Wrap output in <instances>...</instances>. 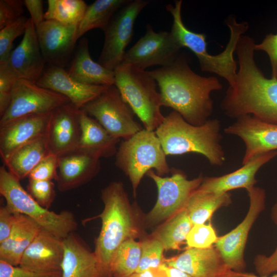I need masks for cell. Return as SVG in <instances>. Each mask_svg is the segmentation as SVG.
<instances>
[{
  "label": "cell",
  "instance_id": "1",
  "mask_svg": "<svg viewBox=\"0 0 277 277\" xmlns=\"http://www.w3.org/2000/svg\"><path fill=\"white\" fill-rule=\"evenodd\" d=\"M254 39L243 35L235 53L239 69L221 107L228 116L235 119L251 115L261 121L277 124V80L265 77L254 59Z\"/></svg>",
  "mask_w": 277,
  "mask_h": 277
},
{
  "label": "cell",
  "instance_id": "2",
  "mask_svg": "<svg viewBox=\"0 0 277 277\" xmlns=\"http://www.w3.org/2000/svg\"><path fill=\"white\" fill-rule=\"evenodd\" d=\"M159 87L163 105L172 108L189 123L200 126L211 115V93L222 89L219 80L195 73L184 54L167 67L149 71Z\"/></svg>",
  "mask_w": 277,
  "mask_h": 277
},
{
  "label": "cell",
  "instance_id": "3",
  "mask_svg": "<svg viewBox=\"0 0 277 277\" xmlns=\"http://www.w3.org/2000/svg\"><path fill=\"white\" fill-rule=\"evenodd\" d=\"M104 208L98 216L102 227L95 240L93 251L105 275L110 274L113 256L125 241L140 237L142 225L134 207L130 203L123 183L114 181L101 191Z\"/></svg>",
  "mask_w": 277,
  "mask_h": 277
},
{
  "label": "cell",
  "instance_id": "4",
  "mask_svg": "<svg viewBox=\"0 0 277 277\" xmlns=\"http://www.w3.org/2000/svg\"><path fill=\"white\" fill-rule=\"evenodd\" d=\"M220 130L217 119L195 126L173 111L165 116L155 132L167 156L196 153L205 157L211 165L221 166L226 156L221 144Z\"/></svg>",
  "mask_w": 277,
  "mask_h": 277
},
{
  "label": "cell",
  "instance_id": "5",
  "mask_svg": "<svg viewBox=\"0 0 277 277\" xmlns=\"http://www.w3.org/2000/svg\"><path fill=\"white\" fill-rule=\"evenodd\" d=\"M182 5V1L179 0L175 1L174 5L166 6L173 18L170 32L182 48H188L195 55L202 71L215 73L231 85L237 73V63L233 54L240 37L249 28L248 23L237 22L234 17L228 18L226 24L230 32L229 42L223 51L217 55H211L207 50L206 35L189 30L184 24L181 15Z\"/></svg>",
  "mask_w": 277,
  "mask_h": 277
},
{
  "label": "cell",
  "instance_id": "6",
  "mask_svg": "<svg viewBox=\"0 0 277 277\" xmlns=\"http://www.w3.org/2000/svg\"><path fill=\"white\" fill-rule=\"evenodd\" d=\"M114 85L125 101L143 123L144 128L155 131L164 120L161 112V95L157 84L149 71L121 64L114 70Z\"/></svg>",
  "mask_w": 277,
  "mask_h": 277
},
{
  "label": "cell",
  "instance_id": "7",
  "mask_svg": "<svg viewBox=\"0 0 277 277\" xmlns=\"http://www.w3.org/2000/svg\"><path fill=\"white\" fill-rule=\"evenodd\" d=\"M115 155V165L129 178L134 196L145 174L154 169L161 176L171 171L166 155L155 132L142 129L120 143Z\"/></svg>",
  "mask_w": 277,
  "mask_h": 277
},
{
  "label": "cell",
  "instance_id": "8",
  "mask_svg": "<svg viewBox=\"0 0 277 277\" xmlns=\"http://www.w3.org/2000/svg\"><path fill=\"white\" fill-rule=\"evenodd\" d=\"M0 193L13 212L30 217L60 238L64 239L77 229V221L71 212L64 210L56 213L41 206L4 165L0 167Z\"/></svg>",
  "mask_w": 277,
  "mask_h": 277
},
{
  "label": "cell",
  "instance_id": "9",
  "mask_svg": "<svg viewBox=\"0 0 277 277\" xmlns=\"http://www.w3.org/2000/svg\"><path fill=\"white\" fill-rule=\"evenodd\" d=\"M147 175L155 183L157 189L156 202L145 217L146 226H153L166 221L185 208L191 194L200 186L203 176L189 180L184 173L174 169L170 176L163 177L154 170Z\"/></svg>",
  "mask_w": 277,
  "mask_h": 277
},
{
  "label": "cell",
  "instance_id": "10",
  "mask_svg": "<svg viewBox=\"0 0 277 277\" xmlns=\"http://www.w3.org/2000/svg\"><path fill=\"white\" fill-rule=\"evenodd\" d=\"M81 109L119 139L128 140L143 129L114 85L107 87Z\"/></svg>",
  "mask_w": 277,
  "mask_h": 277
},
{
  "label": "cell",
  "instance_id": "11",
  "mask_svg": "<svg viewBox=\"0 0 277 277\" xmlns=\"http://www.w3.org/2000/svg\"><path fill=\"white\" fill-rule=\"evenodd\" d=\"M149 3L130 0L115 13L104 31L105 39L99 64L112 71L122 64L126 48L133 36L135 21Z\"/></svg>",
  "mask_w": 277,
  "mask_h": 277
},
{
  "label": "cell",
  "instance_id": "12",
  "mask_svg": "<svg viewBox=\"0 0 277 277\" xmlns=\"http://www.w3.org/2000/svg\"><path fill=\"white\" fill-rule=\"evenodd\" d=\"M69 102L65 96L35 82L18 79L13 86L10 105L1 116L0 126L25 116L51 113Z\"/></svg>",
  "mask_w": 277,
  "mask_h": 277
},
{
  "label": "cell",
  "instance_id": "13",
  "mask_svg": "<svg viewBox=\"0 0 277 277\" xmlns=\"http://www.w3.org/2000/svg\"><path fill=\"white\" fill-rule=\"evenodd\" d=\"M181 48L170 32H156L148 25L145 34L126 51L121 64L143 70L153 66L167 67L174 62Z\"/></svg>",
  "mask_w": 277,
  "mask_h": 277
},
{
  "label": "cell",
  "instance_id": "14",
  "mask_svg": "<svg viewBox=\"0 0 277 277\" xmlns=\"http://www.w3.org/2000/svg\"><path fill=\"white\" fill-rule=\"evenodd\" d=\"M247 191L249 207L245 218L232 230L218 238L215 244L227 267L237 272H243L245 268L244 251L248 235L265 205L266 194L263 189L254 186Z\"/></svg>",
  "mask_w": 277,
  "mask_h": 277
},
{
  "label": "cell",
  "instance_id": "15",
  "mask_svg": "<svg viewBox=\"0 0 277 277\" xmlns=\"http://www.w3.org/2000/svg\"><path fill=\"white\" fill-rule=\"evenodd\" d=\"M224 132L243 141L245 148L242 165L260 154L277 151V124L246 115L236 118Z\"/></svg>",
  "mask_w": 277,
  "mask_h": 277
},
{
  "label": "cell",
  "instance_id": "16",
  "mask_svg": "<svg viewBox=\"0 0 277 277\" xmlns=\"http://www.w3.org/2000/svg\"><path fill=\"white\" fill-rule=\"evenodd\" d=\"M77 26L45 20L36 27L41 52L49 66L65 68L69 65L75 49Z\"/></svg>",
  "mask_w": 277,
  "mask_h": 277
},
{
  "label": "cell",
  "instance_id": "17",
  "mask_svg": "<svg viewBox=\"0 0 277 277\" xmlns=\"http://www.w3.org/2000/svg\"><path fill=\"white\" fill-rule=\"evenodd\" d=\"M81 111L69 102L51 112L46 133L50 153L60 157L77 150Z\"/></svg>",
  "mask_w": 277,
  "mask_h": 277
},
{
  "label": "cell",
  "instance_id": "18",
  "mask_svg": "<svg viewBox=\"0 0 277 277\" xmlns=\"http://www.w3.org/2000/svg\"><path fill=\"white\" fill-rule=\"evenodd\" d=\"M163 263L176 267L192 277H245L246 273L228 269L219 251L213 247L208 248H188L181 254Z\"/></svg>",
  "mask_w": 277,
  "mask_h": 277
},
{
  "label": "cell",
  "instance_id": "19",
  "mask_svg": "<svg viewBox=\"0 0 277 277\" xmlns=\"http://www.w3.org/2000/svg\"><path fill=\"white\" fill-rule=\"evenodd\" d=\"M64 254V239L42 228L24 252L19 266L37 272L62 271Z\"/></svg>",
  "mask_w": 277,
  "mask_h": 277
},
{
  "label": "cell",
  "instance_id": "20",
  "mask_svg": "<svg viewBox=\"0 0 277 277\" xmlns=\"http://www.w3.org/2000/svg\"><path fill=\"white\" fill-rule=\"evenodd\" d=\"M17 79L36 82L46 64L41 52L36 27L28 18L23 39L4 62Z\"/></svg>",
  "mask_w": 277,
  "mask_h": 277
},
{
  "label": "cell",
  "instance_id": "21",
  "mask_svg": "<svg viewBox=\"0 0 277 277\" xmlns=\"http://www.w3.org/2000/svg\"><path fill=\"white\" fill-rule=\"evenodd\" d=\"M51 113L25 116L0 126V155L3 163L17 148L46 134Z\"/></svg>",
  "mask_w": 277,
  "mask_h": 277
},
{
  "label": "cell",
  "instance_id": "22",
  "mask_svg": "<svg viewBox=\"0 0 277 277\" xmlns=\"http://www.w3.org/2000/svg\"><path fill=\"white\" fill-rule=\"evenodd\" d=\"M36 83L65 96L81 109L108 87L80 83L71 78L65 68L49 65L45 68Z\"/></svg>",
  "mask_w": 277,
  "mask_h": 277
},
{
  "label": "cell",
  "instance_id": "23",
  "mask_svg": "<svg viewBox=\"0 0 277 277\" xmlns=\"http://www.w3.org/2000/svg\"><path fill=\"white\" fill-rule=\"evenodd\" d=\"M277 156V151L263 153L252 159L240 168L220 176L203 177L197 190L221 194L239 188L247 190L254 186L255 175L265 164Z\"/></svg>",
  "mask_w": 277,
  "mask_h": 277
},
{
  "label": "cell",
  "instance_id": "24",
  "mask_svg": "<svg viewBox=\"0 0 277 277\" xmlns=\"http://www.w3.org/2000/svg\"><path fill=\"white\" fill-rule=\"evenodd\" d=\"M100 159L78 150L59 157L57 189L64 192L77 188L89 182L100 170Z\"/></svg>",
  "mask_w": 277,
  "mask_h": 277
},
{
  "label": "cell",
  "instance_id": "25",
  "mask_svg": "<svg viewBox=\"0 0 277 277\" xmlns=\"http://www.w3.org/2000/svg\"><path fill=\"white\" fill-rule=\"evenodd\" d=\"M62 277H101L104 275L94 252L75 232L64 239Z\"/></svg>",
  "mask_w": 277,
  "mask_h": 277
},
{
  "label": "cell",
  "instance_id": "26",
  "mask_svg": "<svg viewBox=\"0 0 277 277\" xmlns=\"http://www.w3.org/2000/svg\"><path fill=\"white\" fill-rule=\"evenodd\" d=\"M69 66V75L80 83L94 86L114 85V71L106 68L92 59L86 37L80 41Z\"/></svg>",
  "mask_w": 277,
  "mask_h": 277
},
{
  "label": "cell",
  "instance_id": "27",
  "mask_svg": "<svg viewBox=\"0 0 277 277\" xmlns=\"http://www.w3.org/2000/svg\"><path fill=\"white\" fill-rule=\"evenodd\" d=\"M80 121L81 135L76 150L99 158L111 157L116 154L117 144L120 139L112 135L82 109Z\"/></svg>",
  "mask_w": 277,
  "mask_h": 277
},
{
  "label": "cell",
  "instance_id": "28",
  "mask_svg": "<svg viewBox=\"0 0 277 277\" xmlns=\"http://www.w3.org/2000/svg\"><path fill=\"white\" fill-rule=\"evenodd\" d=\"M15 213L8 237L0 243V260L19 266L22 255L42 227L30 217Z\"/></svg>",
  "mask_w": 277,
  "mask_h": 277
},
{
  "label": "cell",
  "instance_id": "29",
  "mask_svg": "<svg viewBox=\"0 0 277 277\" xmlns=\"http://www.w3.org/2000/svg\"><path fill=\"white\" fill-rule=\"evenodd\" d=\"M50 153L45 134L17 148L3 163L21 181L28 176L38 163Z\"/></svg>",
  "mask_w": 277,
  "mask_h": 277
},
{
  "label": "cell",
  "instance_id": "30",
  "mask_svg": "<svg viewBox=\"0 0 277 277\" xmlns=\"http://www.w3.org/2000/svg\"><path fill=\"white\" fill-rule=\"evenodd\" d=\"M130 1L96 0L88 6L77 26L76 41L92 29L98 28L104 31L115 13Z\"/></svg>",
  "mask_w": 277,
  "mask_h": 277
},
{
  "label": "cell",
  "instance_id": "31",
  "mask_svg": "<svg viewBox=\"0 0 277 277\" xmlns=\"http://www.w3.org/2000/svg\"><path fill=\"white\" fill-rule=\"evenodd\" d=\"M231 202L229 192L217 194L196 189L188 199L185 209L193 225L202 224L209 220L216 210Z\"/></svg>",
  "mask_w": 277,
  "mask_h": 277
},
{
  "label": "cell",
  "instance_id": "32",
  "mask_svg": "<svg viewBox=\"0 0 277 277\" xmlns=\"http://www.w3.org/2000/svg\"><path fill=\"white\" fill-rule=\"evenodd\" d=\"M193 224L184 208L159 226L151 236L162 244L165 251L180 249Z\"/></svg>",
  "mask_w": 277,
  "mask_h": 277
},
{
  "label": "cell",
  "instance_id": "33",
  "mask_svg": "<svg viewBox=\"0 0 277 277\" xmlns=\"http://www.w3.org/2000/svg\"><path fill=\"white\" fill-rule=\"evenodd\" d=\"M140 242L130 239L124 242L112 259L109 273L113 277H128L135 272L141 259Z\"/></svg>",
  "mask_w": 277,
  "mask_h": 277
},
{
  "label": "cell",
  "instance_id": "34",
  "mask_svg": "<svg viewBox=\"0 0 277 277\" xmlns=\"http://www.w3.org/2000/svg\"><path fill=\"white\" fill-rule=\"evenodd\" d=\"M87 7L83 0H48L45 19L67 25L77 26Z\"/></svg>",
  "mask_w": 277,
  "mask_h": 277
},
{
  "label": "cell",
  "instance_id": "35",
  "mask_svg": "<svg viewBox=\"0 0 277 277\" xmlns=\"http://www.w3.org/2000/svg\"><path fill=\"white\" fill-rule=\"evenodd\" d=\"M141 256L136 272L157 269L163 263L164 248L160 241L152 236L142 240Z\"/></svg>",
  "mask_w": 277,
  "mask_h": 277
},
{
  "label": "cell",
  "instance_id": "36",
  "mask_svg": "<svg viewBox=\"0 0 277 277\" xmlns=\"http://www.w3.org/2000/svg\"><path fill=\"white\" fill-rule=\"evenodd\" d=\"M28 18L22 16L11 24L0 30V63L5 62L11 53L13 41L24 34Z\"/></svg>",
  "mask_w": 277,
  "mask_h": 277
},
{
  "label": "cell",
  "instance_id": "37",
  "mask_svg": "<svg viewBox=\"0 0 277 277\" xmlns=\"http://www.w3.org/2000/svg\"><path fill=\"white\" fill-rule=\"evenodd\" d=\"M217 239L215 230L211 225L196 224L192 226L186 242L188 248H208L212 247Z\"/></svg>",
  "mask_w": 277,
  "mask_h": 277
},
{
  "label": "cell",
  "instance_id": "38",
  "mask_svg": "<svg viewBox=\"0 0 277 277\" xmlns=\"http://www.w3.org/2000/svg\"><path fill=\"white\" fill-rule=\"evenodd\" d=\"M27 191L43 207L49 209L56 196L52 181L29 180Z\"/></svg>",
  "mask_w": 277,
  "mask_h": 277
},
{
  "label": "cell",
  "instance_id": "39",
  "mask_svg": "<svg viewBox=\"0 0 277 277\" xmlns=\"http://www.w3.org/2000/svg\"><path fill=\"white\" fill-rule=\"evenodd\" d=\"M17 80L5 63H0V116L10 105L12 89Z\"/></svg>",
  "mask_w": 277,
  "mask_h": 277
},
{
  "label": "cell",
  "instance_id": "40",
  "mask_svg": "<svg viewBox=\"0 0 277 277\" xmlns=\"http://www.w3.org/2000/svg\"><path fill=\"white\" fill-rule=\"evenodd\" d=\"M59 157L50 153L45 156L28 175L29 180L57 181Z\"/></svg>",
  "mask_w": 277,
  "mask_h": 277
},
{
  "label": "cell",
  "instance_id": "41",
  "mask_svg": "<svg viewBox=\"0 0 277 277\" xmlns=\"http://www.w3.org/2000/svg\"><path fill=\"white\" fill-rule=\"evenodd\" d=\"M274 222L277 225V202L271 213ZM255 270L259 276H268L277 272V247L270 255H258L254 261Z\"/></svg>",
  "mask_w": 277,
  "mask_h": 277
},
{
  "label": "cell",
  "instance_id": "42",
  "mask_svg": "<svg viewBox=\"0 0 277 277\" xmlns=\"http://www.w3.org/2000/svg\"><path fill=\"white\" fill-rule=\"evenodd\" d=\"M24 1H0V30L11 24L23 16Z\"/></svg>",
  "mask_w": 277,
  "mask_h": 277
},
{
  "label": "cell",
  "instance_id": "43",
  "mask_svg": "<svg viewBox=\"0 0 277 277\" xmlns=\"http://www.w3.org/2000/svg\"><path fill=\"white\" fill-rule=\"evenodd\" d=\"M0 277H62V271L48 273L34 272L0 260Z\"/></svg>",
  "mask_w": 277,
  "mask_h": 277
},
{
  "label": "cell",
  "instance_id": "44",
  "mask_svg": "<svg viewBox=\"0 0 277 277\" xmlns=\"http://www.w3.org/2000/svg\"><path fill=\"white\" fill-rule=\"evenodd\" d=\"M254 49L268 55L271 68V78L277 80V33L267 34L261 43L255 44Z\"/></svg>",
  "mask_w": 277,
  "mask_h": 277
},
{
  "label": "cell",
  "instance_id": "45",
  "mask_svg": "<svg viewBox=\"0 0 277 277\" xmlns=\"http://www.w3.org/2000/svg\"><path fill=\"white\" fill-rule=\"evenodd\" d=\"M15 213L6 205L0 208V243L9 235L15 220Z\"/></svg>",
  "mask_w": 277,
  "mask_h": 277
},
{
  "label": "cell",
  "instance_id": "46",
  "mask_svg": "<svg viewBox=\"0 0 277 277\" xmlns=\"http://www.w3.org/2000/svg\"><path fill=\"white\" fill-rule=\"evenodd\" d=\"M23 1L25 6L30 13L31 19L35 27H37L45 21L43 1L41 0H24Z\"/></svg>",
  "mask_w": 277,
  "mask_h": 277
},
{
  "label": "cell",
  "instance_id": "47",
  "mask_svg": "<svg viewBox=\"0 0 277 277\" xmlns=\"http://www.w3.org/2000/svg\"><path fill=\"white\" fill-rule=\"evenodd\" d=\"M165 277H192L186 272L172 266L163 263L157 269Z\"/></svg>",
  "mask_w": 277,
  "mask_h": 277
},
{
  "label": "cell",
  "instance_id": "48",
  "mask_svg": "<svg viewBox=\"0 0 277 277\" xmlns=\"http://www.w3.org/2000/svg\"><path fill=\"white\" fill-rule=\"evenodd\" d=\"M156 270L157 269H150L141 272H135L128 277H162L157 274Z\"/></svg>",
  "mask_w": 277,
  "mask_h": 277
},
{
  "label": "cell",
  "instance_id": "49",
  "mask_svg": "<svg viewBox=\"0 0 277 277\" xmlns=\"http://www.w3.org/2000/svg\"><path fill=\"white\" fill-rule=\"evenodd\" d=\"M245 277H277V272L271 276L270 275L268 276H261L256 275L252 273H246L245 275Z\"/></svg>",
  "mask_w": 277,
  "mask_h": 277
},
{
  "label": "cell",
  "instance_id": "50",
  "mask_svg": "<svg viewBox=\"0 0 277 277\" xmlns=\"http://www.w3.org/2000/svg\"><path fill=\"white\" fill-rule=\"evenodd\" d=\"M101 277H113L110 274H108V275H103Z\"/></svg>",
  "mask_w": 277,
  "mask_h": 277
}]
</instances>
